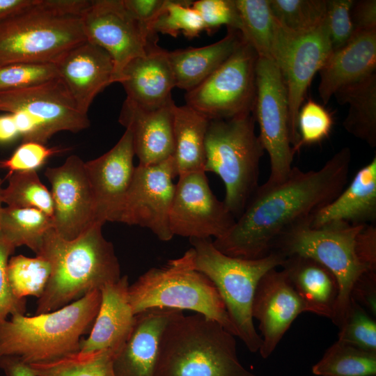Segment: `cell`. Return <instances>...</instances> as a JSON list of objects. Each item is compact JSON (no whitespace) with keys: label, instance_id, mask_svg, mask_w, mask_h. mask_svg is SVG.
<instances>
[{"label":"cell","instance_id":"cell-1","mask_svg":"<svg viewBox=\"0 0 376 376\" xmlns=\"http://www.w3.org/2000/svg\"><path fill=\"white\" fill-rule=\"evenodd\" d=\"M352 152L344 147L318 170L293 166L279 182L259 185L233 227L212 241L221 253L258 259L272 252L276 241L296 228L311 226L315 214L347 186Z\"/></svg>","mask_w":376,"mask_h":376},{"label":"cell","instance_id":"cell-2","mask_svg":"<svg viewBox=\"0 0 376 376\" xmlns=\"http://www.w3.org/2000/svg\"><path fill=\"white\" fill-rule=\"evenodd\" d=\"M102 226L95 223L71 240L53 228L45 234L37 255L49 260L52 272L36 303V314L59 309L120 279L118 258L112 243L102 234Z\"/></svg>","mask_w":376,"mask_h":376},{"label":"cell","instance_id":"cell-3","mask_svg":"<svg viewBox=\"0 0 376 376\" xmlns=\"http://www.w3.org/2000/svg\"><path fill=\"white\" fill-rule=\"evenodd\" d=\"M88 0H35L0 19V65L54 63L86 40L81 14Z\"/></svg>","mask_w":376,"mask_h":376},{"label":"cell","instance_id":"cell-4","mask_svg":"<svg viewBox=\"0 0 376 376\" xmlns=\"http://www.w3.org/2000/svg\"><path fill=\"white\" fill-rule=\"evenodd\" d=\"M154 376H256L238 359L235 336L203 315L182 311L162 331Z\"/></svg>","mask_w":376,"mask_h":376},{"label":"cell","instance_id":"cell-5","mask_svg":"<svg viewBox=\"0 0 376 376\" xmlns=\"http://www.w3.org/2000/svg\"><path fill=\"white\" fill-rule=\"evenodd\" d=\"M101 301L100 290L54 311L29 317L15 313L0 324V357L15 356L31 363H46L79 351Z\"/></svg>","mask_w":376,"mask_h":376},{"label":"cell","instance_id":"cell-6","mask_svg":"<svg viewBox=\"0 0 376 376\" xmlns=\"http://www.w3.org/2000/svg\"><path fill=\"white\" fill-rule=\"evenodd\" d=\"M194 267L214 284L237 334L251 352L259 351L262 338L252 317L255 292L261 278L281 266L285 257L277 251L258 259H243L219 251L209 239H189Z\"/></svg>","mask_w":376,"mask_h":376},{"label":"cell","instance_id":"cell-7","mask_svg":"<svg viewBox=\"0 0 376 376\" xmlns=\"http://www.w3.org/2000/svg\"><path fill=\"white\" fill-rule=\"evenodd\" d=\"M128 291L134 315L152 308L189 310L217 321L237 336L215 286L194 269L191 248L164 266L149 269L130 285Z\"/></svg>","mask_w":376,"mask_h":376},{"label":"cell","instance_id":"cell-8","mask_svg":"<svg viewBox=\"0 0 376 376\" xmlns=\"http://www.w3.org/2000/svg\"><path fill=\"white\" fill-rule=\"evenodd\" d=\"M253 113L210 120L205 136V171L223 181L226 206L237 219L259 186L260 162L265 150L255 132Z\"/></svg>","mask_w":376,"mask_h":376},{"label":"cell","instance_id":"cell-9","mask_svg":"<svg viewBox=\"0 0 376 376\" xmlns=\"http://www.w3.org/2000/svg\"><path fill=\"white\" fill-rule=\"evenodd\" d=\"M365 225L338 222L319 228L305 226L279 238L272 251L283 256H299L311 258L327 267L336 277L339 293L332 322L339 327L352 302V290L370 271L356 251V237Z\"/></svg>","mask_w":376,"mask_h":376},{"label":"cell","instance_id":"cell-10","mask_svg":"<svg viewBox=\"0 0 376 376\" xmlns=\"http://www.w3.org/2000/svg\"><path fill=\"white\" fill-rule=\"evenodd\" d=\"M258 56L244 39L213 73L185 95L186 104L209 120L253 113Z\"/></svg>","mask_w":376,"mask_h":376},{"label":"cell","instance_id":"cell-11","mask_svg":"<svg viewBox=\"0 0 376 376\" xmlns=\"http://www.w3.org/2000/svg\"><path fill=\"white\" fill-rule=\"evenodd\" d=\"M256 85L253 114L260 128L259 138L270 161V174L266 182L276 183L290 173L295 152L290 140L286 86L280 68L273 61L258 56Z\"/></svg>","mask_w":376,"mask_h":376},{"label":"cell","instance_id":"cell-12","mask_svg":"<svg viewBox=\"0 0 376 376\" xmlns=\"http://www.w3.org/2000/svg\"><path fill=\"white\" fill-rule=\"evenodd\" d=\"M86 40L109 53L114 63V81L132 59L157 45L152 33L127 10L123 0H94L81 14Z\"/></svg>","mask_w":376,"mask_h":376},{"label":"cell","instance_id":"cell-13","mask_svg":"<svg viewBox=\"0 0 376 376\" xmlns=\"http://www.w3.org/2000/svg\"><path fill=\"white\" fill-rule=\"evenodd\" d=\"M175 176L173 156L155 164L136 166L116 222L146 228L159 240H171L173 235L169 228V212Z\"/></svg>","mask_w":376,"mask_h":376},{"label":"cell","instance_id":"cell-14","mask_svg":"<svg viewBox=\"0 0 376 376\" xmlns=\"http://www.w3.org/2000/svg\"><path fill=\"white\" fill-rule=\"evenodd\" d=\"M235 220L224 202L213 194L205 172L179 176L169 212V228L173 236L218 239L233 227Z\"/></svg>","mask_w":376,"mask_h":376},{"label":"cell","instance_id":"cell-15","mask_svg":"<svg viewBox=\"0 0 376 376\" xmlns=\"http://www.w3.org/2000/svg\"><path fill=\"white\" fill-rule=\"evenodd\" d=\"M84 163L72 155L61 166L47 167L45 172L51 185L53 229L67 240L77 238L97 223Z\"/></svg>","mask_w":376,"mask_h":376},{"label":"cell","instance_id":"cell-16","mask_svg":"<svg viewBox=\"0 0 376 376\" xmlns=\"http://www.w3.org/2000/svg\"><path fill=\"white\" fill-rule=\"evenodd\" d=\"M0 111L23 112L40 127L47 140L61 131L78 132L90 125L60 78L24 89L0 92Z\"/></svg>","mask_w":376,"mask_h":376},{"label":"cell","instance_id":"cell-17","mask_svg":"<svg viewBox=\"0 0 376 376\" xmlns=\"http://www.w3.org/2000/svg\"><path fill=\"white\" fill-rule=\"evenodd\" d=\"M134 155L132 134L125 130L111 150L84 163L97 223L116 222L133 178Z\"/></svg>","mask_w":376,"mask_h":376},{"label":"cell","instance_id":"cell-18","mask_svg":"<svg viewBox=\"0 0 376 376\" xmlns=\"http://www.w3.org/2000/svg\"><path fill=\"white\" fill-rule=\"evenodd\" d=\"M306 306L286 273L276 268L267 272L257 285L252 317L259 322L262 343L259 350L264 359L274 351L292 322Z\"/></svg>","mask_w":376,"mask_h":376},{"label":"cell","instance_id":"cell-19","mask_svg":"<svg viewBox=\"0 0 376 376\" xmlns=\"http://www.w3.org/2000/svg\"><path fill=\"white\" fill-rule=\"evenodd\" d=\"M331 51L324 19L315 29L296 35L281 70L287 89L290 140L295 153L301 148L297 130L299 111L314 75L321 69Z\"/></svg>","mask_w":376,"mask_h":376},{"label":"cell","instance_id":"cell-20","mask_svg":"<svg viewBox=\"0 0 376 376\" xmlns=\"http://www.w3.org/2000/svg\"><path fill=\"white\" fill-rule=\"evenodd\" d=\"M55 64L59 78L84 114L87 115L96 95L115 82L112 58L88 40L68 51Z\"/></svg>","mask_w":376,"mask_h":376},{"label":"cell","instance_id":"cell-21","mask_svg":"<svg viewBox=\"0 0 376 376\" xmlns=\"http://www.w3.org/2000/svg\"><path fill=\"white\" fill-rule=\"evenodd\" d=\"M174 104L173 102L158 109H149L141 107L127 98L125 100L118 121L132 134L139 164H155L173 156Z\"/></svg>","mask_w":376,"mask_h":376},{"label":"cell","instance_id":"cell-22","mask_svg":"<svg viewBox=\"0 0 376 376\" xmlns=\"http://www.w3.org/2000/svg\"><path fill=\"white\" fill-rule=\"evenodd\" d=\"M127 275L100 290L101 301L95 320L86 338H82L79 352L90 353L109 350L115 354L128 339L135 322L129 301Z\"/></svg>","mask_w":376,"mask_h":376},{"label":"cell","instance_id":"cell-23","mask_svg":"<svg viewBox=\"0 0 376 376\" xmlns=\"http://www.w3.org/2000/svg\"><path fill=\"white\" fill-rule=\"evenodd\" d=\"M167 52L155 45L146 54L125 65L119 83L123 86L127 99L149 109L174 102L171 91L175 82Z\"/></svg>","mask_w":376,"mask_h":376},{"label":"cell","instance_id":"cell-24","mask_svg":"<svg viewBox=\"0 0 376 376\" xmlns=\"http://www.w3.org/2000/svg\"><path fill=\"white\" fill-rule=\"evenodd\" d=\"M178 311L152 308L135 315L128 339L113 357L115 376H154L162 331Z\"/></svg>","mask_w":376,"mask_h":376},{"label":"cell","instance_id":"cell-25","mask_svg":"<svg viewBox=\"0 0 376 376\" xmlns=\"http://www.w3.org/2000/svg\"><path fill=\"white\" fill-rule=\"evenodd\" d=\"M376 69V29L354 31L341 48L331 51L319 70L318 93L326 104L340 88L359 81Z\"/></svg>","mask_w":376,"mask_h":376},{"label":"cell","instance_id":"cell-26","mask_svg":"<svg viewBox=\"0 0 376 376\" xmlns=\"http://www.w3.org/2000/svg\"><path fill=\"white\" fill-rule=\"evenodd\" d=\"M344 222L352 225L376 222V156L354 175L351 182L314 217L311 226Z\"/></svg>","mask_w":376,"mask_h":376},{"label":"cell","instance_id":"cell-27","mask_svg":"<svg viewBox=\"0 0 376 376\" xmlns=\"http://www.w3.org/2000/svg\"><path fill=\"white\" fill-rule=\"evenodd\" d=\"M244 39L258 56L283 68L296 35L283 28L274 17L269 0H235Z\"/></svg>","mask_w":376,"mask_h":376},{"label":"cell","instance_id":"cell-28","mask_svg":"<svg viewBox=\"0 0 376 376\" xmlns=\"http://www.w3.org/2000/svg\"><path fill=\"white\" fill-rule=\"evenodd\" d=\"M304 301L306 312L332 319L339 293L334 275L306 257H286L281 266Z\"/></svg>","mask_w":376,"mask_h":376},{"label":"cell","instance_id":"cell-29","mask_svg":"<svg viewBox=\"0 0 376 376\" xmlns=\"http://www.w3.org/2000/svg\"><path fill=\"white\" fill-rule=\"evenodd\" d=\"M243 40L239 30L228 28L225 37L213 44L168 52L175 87L186 92L195 88L220 67Z\"/></svg>","mask_w":376,"mask_h":376},{"label":"cell","instance_id":"cell-30","mask_svg":"<svg viewBox=\"0 0 376 376\" xmlns=\"http://www.w3.org/2000/svg\"><path fill=\"white\" fill-rule=\"evenodd\" d=\"M210 120L185 104L173 107L175 159L178 176L205 172V136Z\"/></svg>","mask_w":376,"mask_h":376},{"label":"cell","instance_id":"cell-31","mask_svg":"<svg viewBox=\"0 0 376 376\" xmlns=\"http://www.w3.org/2000/svg\"><path fill=\"white\" fill-rule=\"evenodd\" d=\"M340 104L349 106L344 129L376 147V73L339 88L334 95Z\"/></svg>","mask_w":376,"mask_h":376},{"label":"cell","instance_id":"cell-32","mask_svg":"<svg viewBox=\"0 0 376 376\" xmlns=\"http://www.w3.org/2000/svg\"><path fill=\"white\" fill-rule=\"evenodd\" d=\"M52 228V217L38 209H1L0 233L15 248L24 245L37 255L45 234Z\"/></svg>","mask_w":376,"mask_h":376},{"label":"cell","instance_id":"cell-33","mask_svg":"<svg viewBox=\"0 0 376 376\" xmlns=\"http://www.w3.org/2000/svg\"><path fill=\"white\" fill-rule=\"evenodd\" d=\"M312 373L318 376H375L376 352L337 340L313 366Z\"/></svg>","mask_w":376,"mask_h":376},{"label":"cell","instance_id":"cell-34","mask_svg":"<svg viewBox=\"0 0 376 376\" xmlns=\"http://www.w3.org/2000/svg\"><path fill=\"white\" fill-rule=\"evenodd\" d=\"M114 355L109 350L79 351L52 361L29 365L36 376H115Z\"/></svg>","mask_w":376,"mask_h":376},{"label":"cell","instance_id":"cell-35","mask_svg":"<svg viewBox=\"0 0 376 376\" xmlns=\"http://www.w3.org/2000/svg\"><path fill=\"white\" fill-rule=\"evenodd\" d=\"M7 176L8 185L1 190L3 204L16 208H36L52 217L51 192L40 181L36 171L15 172Z\"/></svg>","mask_w":376,"mask_h":376},{"label":"cell","instance_id":"cell-36","mask_svg":"<svg viewBox=\"0 0 376 376\" xmlns=\"http://www.w3.org/2000/svg\"><path fill=\"white\" fill-rule=\"evenodd\" d=\"M6 272L11 290L17 299L39 298L49 281L52 266L42 255L34 258L17 255L10 258Z\"/></svg>","mask_w":376,"mask_h":376},{"label":"cell","instance_id":"cell-37","mask_svg":"<svg viewBox=\"0 0 376 376\" xmlns=\"http://www.w3.org/2000/svg\"><path fill=\"white\" fill-rule=\"evenodd\" d=\"M272 13L287 31L300 35L309 32L324 19L327 0H269Z\"/></svg>","mask_w":376,"mask_h":376},{"label":"cell","instance_id":"cell-38","mask_svg":"<svg viewBox=\"0 0 376 376\" xmlns=\"http://www.w3.org/2000/svg\"><path fill=\"white\" fill-rule=\"evenodd\" d=\"M190 1L166 0L164 6L152 25V31L177 37L182 32L188 38L199 36L204 30L203 21Z\"/></svg>","mask_w":376,"mask_h":376},{"label":"cell","instance_id":"cell-39","mask_svg":"<svg viewBox=\"0 0 376 376\" xmlns=\"http://www.w3.org/2000/svg\"><path fill=\"white\" fill-rule=\"evenodd\" d=\"M58 78L54 63H15L0 65V92L31 88Z\"/></svg>","mask_w":376,"mask_h":376},{"label":"cell","instance_id":"cell-40","mask_svg":"<svg viewBox=\"0 0 376 376\" xmlns=\"http://www.w3.org/2000/svg\"><path fill=\"white\" fill-rule=\"evenodd\" d=\"M338 327V340L366 351L376 352V322L353 299Z\"/></svg>","mask_w":376,"mask_h":376},{"label":"cell","instance_id":"cell-41","mask_svg":"<svg viewBox=\"0 0 376 376\" xmlns=\"http://www.w3.org/2000/svg\"><path fill=\"white\" fill-rule=\"evenodd\" d=\"M334 120L322 104L308 100L301 105L297 118L300 147L322 142L331 131Z\"/></svg>","mask_w":376,"mask_h":376},{"label":"cell","instance_id":"cell-42","mask_svg":"<svg viewBox=\"0 0 376 376\" xmlns=\"http://www.w3.org/2000/svg\"><path fill=\"white\" fill-rule=\"evenodd\" d=\"M192 8L200 15L204 30L209 34L221 26L240 31L241 22L235 0H198Z\"/></svg>","mask_w":376,"mask_h":376},{"label":"cell","instance_id":"cell-43","mask_svg":"<svg viewBox=\"0 0 376 376\" xmlns=\"http://www.w3.org/2000/svg\"><path fill=\"white\" fill-rule=\"evenodd\" d=\"M353 0H327L324 17L332 51L343 47L354 33L350 10Z\"/></svg>","mask_w":376,"mask_h":376},{"label":"cell","instance_id":"cell-44","mask_svg":"<svg viewBox=\"0 0 376 376\" xmlns=\"http://www.w3.org/2000/svg\"><path fill=\"white\" fill-rule=\"evenodd\" d=\"M65 150L58 147H47L37 142H23L8 159L0 160V168L15 172L36 171L51 157Z\"/></svg>","mask_w":376,"mask_h":376},{"label":"cell","instance_id":"cell-45","mask_svg":"<svg viewBox=\"0 0 376 376\" xmlns=\"http://www.w3.org/2000/svg\"><path fill=\"white\" fill-rule=\"evenodd\" d=\"M15 247L0 233V324L15 313H26V299L13 293L7 277V265Z\"/></svg>","mask_w":376,"mask_h":376},{"label":"cell","instance_id":"cell-46","mask_svg":"<svg viewBox=\"0 0 376 376\" xmlns=\"http://www.w3.org/2000/svg\"><path fill=\"white\" fill-rule=\"evenodd\" d=\"M123 1L132 15L155 33L152 27L160 15L166 0H123Z\"/></svg>","mask_w":376,"mask_h":376},{"label":"cell","instance_id":"cell-47","mask_svg":"<svg viewBox=\"0 0 376 376\" xmlns=\"http://www.w3.org/2000/svg\"><path fill=\"white\" fill-rule=\"evenodd\" d=\"M356 251L361 263L371 272H376V226L366 224L356 237Z\"/></svg>","mask_w":376,"mask_h":376},{"label":"cell","instance_id":"cell-48","mask_svg":"<svg viewBox=\"0 0 376 376\" xmlns=\"http://www.w3.org/2000/svg\"><path fill=\"white\" fill-rule=\"evenodd\" d=\"M350 16L354 31L376 29V1H353Z\"/></svg>","mask_w":376,"mask_h":376},{"label":"cell","instance_id":"cell-49","mask_svg":"<svg viewBox=\"0 0 376 376\" xmlns=\"http://www.w3.org/2000/svg\"><path fill=\"white\" fill-rule=\"evenodd\" d=\"M376 273L363 274L355 284L352 298L362 307L365 306L372 316L376 313Z\"/></svg>","mask_w":376,"mask_h":376},{"label":"cell","instance_id":"cell-50","mask_svg":"<svg viewBox=\"0 0 376 376\" xmlns=\"http://www.w3.org/2000/svg\"><path fill=\"white\" fill-rule=\"evenodd\" d=\"M0 369L6 376H36L29 363L15 356L1 357Z\"/></svg>","mask_w":376,"mask_h":376},{"label":"cell","instance_id":"cell-51","mask_svg":"<svg viewBox=\"0 0 376 376\" xmlns=\"http://www.w3.org/2000/svg\"><path fill=\"white\" fill-rule=\"evenodd\" d=\"M19 135L13 115L0 116V143L13 141Z\"/></svg>","mask_w":376,"mask_h":376},{"label":"cell","instance_id":"cell-52","mask_svg":"<svg viewBox=\"0 0 376 376\" xmlns=\"http://www.w3.org/2000/svg\"><path fill=\"white\" fill-rule=\"evenodd\" d=\"M34 1L35 0H0V19L32 4Z\"/></svg>","mask_w":376,"mask_h":376},{"label":"cell","instance_id":"cell-53","mask_svg":"<svg viewBox=\"0 0 376 376\" xmlns=\"http://www.w3.org/2000/svg\"><path fill=\"white\" fill-rule=\"evenodd\" d=\"M2 184H3V180L0 178V214H1V209L3 207V206H2L3 202L1 201V190H2V188H3Z\"/></svg>","mask_w":376,"mask_h":376}]
</instances>
